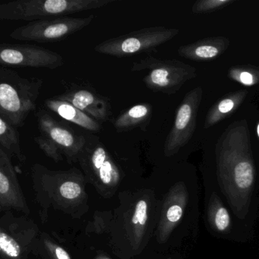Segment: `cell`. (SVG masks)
Segmentation results:
<instances>
[{
  "instance_id": "6da1fadb",
  "label": "cell",
  "mask_w": 259,
  "mask_h": 259,
  "mask_svg": "<svg viewBox=\"0 0 259 259\" xmlns=\"http://www.w3.org/2000/svg\"><path fill=\"white\" fill-rule=\"evenodd\" d=\"M249 140L242 124L226 131L216 147L210 188L231 210L244 243L255 236L259 214V172Z\"/></svg>"
},
{
  "instance_id": "7a4b0ae2",
  "label": "cell",
  "mask_w": 259,
  "mask_h": 259,
  "mask_svg": "<svg viewBox=\"0 0 259 259\" xmlns=\"http://www.w3.org/2000/svg\"><path fill=\"white\" fill-rule=\"evenodd\" d=\"M42 85V79L23 77L0 67V117L15 127L24 126L36 109Z\"/></svg>"
},
{
  "instance_id": "3957f363",
  "label": "cell",
  "mask_w": 259,
  "mask_h": 259,
  "mask_svg": "<svg viewBox=\"0 0 259 259\" xmlns=\"http://www.w3.org/2000/svg\"><path fill=\"white\" fill-rule=\"evenodd\" d=\"M112 0H16L0 5V20L30 22L104 7Z\"/></svg>"
},
{
  "instance_id": "277c9868",
  "label": "cell",
  "mask_w": 259,
  "mask_h": 259,
  "mask_svg": "<svg viewBox=\"0 0 259 259\" xmlns=\"http://www.w3.org/2000/svg\"><path fill=\"white\" fill-rule=\"evenodd\" d=\"M131 71H146L143 82L154 92L174 94L197 76L196 68L178 59L149 56L133 62Z\"/></svg>"
},
{
  "instance_id": "5b68a950",
  "label": "cell",
  "mask_w": 259,
  "mask_h": 259,
  "mask_svg": "<svg viewBox=\"0 0 259 259\" xmlns=\"http://www.w3.org/2000/svg\"><path fill=\"white\" fill-rule=\"evenodd\" d=\"M179 29L156 26L135 30L127 34L115 36L96 46L97 53L124 57L154 50L175 38Z\"/></svg>"
},
{
  "instance_id": "8992f818",
  "label": "cell",
  "mask_w": 259,
  "mask_h": 259,
  "mask_svg": "<svg viewBox=\"0 0 259 259\" xmlns=\"http://www.w3.org/2000/svg\"><path fill=\"white\" fill-rule=\"evenodd\" d=\"M94 15L84 18L56 17L29 22L11 33L14 40L21 41H52L67 38L90 25Z\"/></svg>"
},
{
  "instance_id": "52a82bcc",
  "label": "cell",
  "mask_w": 259,
  "mask_h": 259,
  "mask_svg": "<svg viewBox=\"0 0 259 259\" xmlns=\"http://www.w3.org/2000/svg\"><path fill=\"white\" fill-rule=\"evenodd\" d=\"M202 88L189 91L177 109L175 122L165 139V156H173L191 139L195 129L198 110L202 98Z\"/></svg>"
},
{
  "instance_id": "ba28073f",
  "label": "cell",
  "mask_w": 259,
  "mask_h": 259,
  "mask_svg": "<svg viewBox=\"0 0 259 259\" xmlns=\"http://www.w3.org/2000/svg\"><path fill=\"white\" fill-rule=\"evenodd\" d=\"M64 64L56 52L29 44H0V65L55 69Z\"/></svg>"
},
{
  "instance_id": "9c48e42d",
  "label": "cell",
  "mask_w": 259,
  "mask_h": 259,
  "mask_svg": "<svg viewBox=\"0 0 259 259\" xmlns=\"http://www.w3.org/2000/svg\"><path fill=\"white\" fill-rule=\"evenodd\" d=\"M206 201V222L211 234L222 240L245 243L237 228L232 212L222 198L212 190H208Z\"/></svg>"
},
{
  "instance_id": "30bf717a",
  "label": "cell",
  "mask_w": 259,
  "mask_h": 259,
  "mask_svg": "<svg viewBox=\"0 0 259 259\" xmlns=\"http://www.w3.org/2000/svg\"><path fill=\"white\" fill-rule=\"evenodd\" d=\"M37 123L39 135L50 141L61 154L68 158L78 157L86 142L84 136L73 133L44 111L38 113Z\"/></svg>"
},
{
  "instance_id": "8fae6325",
  "label": "cell",
  "mask_w": 259,
  "mask_h": 259,
  "mask_svg": "<svg viewBox=\"0 0 259 259\" xmlns=\"http://www.w3.org/2000/svg\"><path fill=\"white\" fill-rule=\"evenodd\" d=\"M0 204L3 209H14L26 214L30 209L20 187L10 157L0 147Z\"/></svg>"
},
{
  "instance_id": "7c38bea8",
  "label": "cell",
  "mask_w": 259,
  "mask_h": 259,
  "mask_svg": "<svg viewBox=\"0 0 259 259\" xmlns=\"http://www.w3.org/2000/svg\"><path fill=\"white\" fill-rule=\"evenodd\" d=\"M85 138L86 142L78 156L88 163L103 185H116L119 180V172L106 147L95 137Z\"/></svg>"
},
{
  "instance_id": "4fadbf2b",
  "label": "cell",
  "mask_w": 259,
  "mask_h": 259,
  "mask_svg": "<svg viewBox=\"0 0 259 259\" xmlns=\"http://www.w3.org/2000/svg\"><path fill=\"white\" fill-rule=\"evenodd\" d=\"M56 98L71 103L95 120L106 121L109 118V106L106 100L88 90L65 93Z\"/></svg>"
},
{
  "instance_id": "5bb4252c",
  "label": "cell",
  "mask_w": 259,
  "mask_h": 259,
  "mask_svg": "<svg viewBox=\"0 0 259 259\" xmlns=\"http://www.w3.org/2000/svg\"><path fill=\"white\" fill-rule=\"evenodd\" d=\"M229 46V41L222 36L205 38L178 48L179 56L197 62L211 61L222 55Z\"/></svg>"
},
{
  "instance_id": "9a60e30c",
  "label": "cell",
  "mask_w": 259,
  "mask_h": 259,
  "mask_svg": "<svg viewBox=\"0 0 259 259\" xmlns=\"http://www.w3.org/2000/svg\"><path fill=\"white\" fill-rule=\"evenodd\" d=\"M45 106L67 121L74 123L87 130L98 132L101 129L100 123L73 106L71 103L57 98L48 99Z\"/></svg>"
},
{
  "instance_id": "2e32d148",
  "label": "cell",
  "mask_w": 259,
  "mask_h": 259,
  "mask_svg": "<svg viewBox=\"0 0 259 259\" xmlns=\"http://www.w3.org/2000/svg\"><path fill=\"white\" fill-rule=\"evenodd\" d=\"M26 238L21 231L0 225V259H28L30 241Z\"/></svg>"
},
{
  "instance_id": "e0dca14e",
  "label": "cell",
  "mask_w": 259,
  "mask_h": 259,
  "mask_svg": "<svg viewBox=\"0 0 259 259\" xmlns=\"http://www.w3.org/2000/svg\"><path fill=\"white\" fill-rule=\"evenodd\" d=\"M246 94H247L246 91H240L238 92L233 93L231 95L225 97L215 103L207 114L205 125H204L205 129L211 127L224 119L229 117L241 104Z\"/></svg>"
},
{
  "instance_id": "ac0fdd59",
  "label": "cell",
  "mask_w": 259,
  "mask_h": 259,
  "mask_svg": "<svg viewBox=\"0 0 259 259\" xmlns=\"http://www.w3.org/2000/svg\"><path fill=\"white\" fill-rule=\"evenodd\" d=\"M152 114V106L149 103H140L130 108L121 114L114 123L118 133L134 129L137 126L149 123Z\"/></svg>"
},
{
  "instance_id": "d6986e66",
  "label": "cell",
  "mask_w": 259,
  "mask_h": 259,
  "mask_svg": "<svg viewBox=\"0 0 259 259\" xmlns=\"http://www.w3.org/2000/svg\"><path fill=\"white\" fill-rule=\"evenodd\" d=\"M0 144L9 157H15L20 162L26 161L21 150L19 134L15 126L0 117Z\"/></svg>"
},
{
  "instance_id": "ffe728a7",
  "label": "cell",
  "mask_w": 259,
  "mask_h": 259,
  "mask_svg": "<svg viewBox=\"0 0 259 259\" xmlns=\"http://www.w3.org/2000/svg\"><path fill=\"white\" fill-rule=\"evenodd\" d=\"M229 76L233 80L246 86H252L259 83V70L249 67L232 68Z\"/></svg>"
},
{
  "instance_id": "44dd1931",
  "label": "cell",
  "mask_w": 259,
  "mask_h": 259,
  "mask_svg": "<svg viewBox=\"0 0 259 259\" xmlns=\"http://www.w3.org/2000/svg\"><path fill=\"white\" fill-rule=\"evenodd\" d=\"M187 200V196L186 195L181 199V201L174 202L173 204L167 207V211L164 214V228L170 229L182 218Z\"/></svg>"
},
{
  "instance_id": "7402d4cb",
  "label": "cell",
  "mask_w": 259,
  "mask_h": 259,
  "mask_svg": "<svg viewBox=\"0 0 259 259\" xmlns=\"http://www.w3.org/2000/svg\"><path fill=\"white\" fill-rule=\"evenodd\" d=\"M232 3L234 0H200L193 4L192 12L195 14L208 13Z\"/></svg>"
},
{
  "instance_id": "603a6c76",
  "label": "cell",
  "mask_w": 259,
  "mask_h": 259,
  "mask_svg": "<svg viewBox=\"0 0 259 259\" xmlns=\"http://www.w3.org/2000/svg\"><path fill=\"white\" fill-rule=\"evenodd\" d=\"M147 210L148 206L146 201L140 200L137 202L131 220L136 231H141L142 228H144L146 225L147 220Z\"/></svg>"
},
{
  "instance_id": "cb8c5ba5",
  "label": "cell",
  "mask_w": 259,
  "mask_h": 259,
  "mask_svg": "<svg viewBox=\"0 0 259 259\" xmlns=\"http://www.w3.org/2000/svg\"><path fill=\"white\" fill-rule=\"evenodd\" d=\"M44 246L53 259H71L67 251L50 240H44Z\"/></svg>"
},
{
  "instance_id": "d4e9b609",
  "label": "cell",
  "mask_w": 259,
  "mask_h": 259,
  "mask_svg": "<svg viewBox=\"0 0 259 259\" xmlns=\"http://www.w3.org/2000/svg\"><path fill=\"white\" fill-rule=\"evenodd\" d=\"M257 135H258V138H259V123H258V126H257Z\"/></svg>"
},
{
  "instance_id": "484cf974",
  "label": "cell",
  "mask_w": 259,
  "mask_h": 259,
  "mask_svg": "<svg viewBox=\"0 0 259 259\" xmlns=\"http://www.w3.org/2000/svg\"><path fill=\"white\" fill-rule=\"evenodd\" d=\"M98 259H110V258H107V257H103V258H100Z\"/></svg>"
},
{
  "instance_id": "4316f807",
  "label": "cell",
  "mask_w": 259,
  "mask_h": 259,
  "mask_svg": "<svg viewBox=\"0 0 259 259\" xmlns=\"http://www.w3.org/2000/svg\"><path fill=\"white\" fill-rule=\"evenodd\" d=\"M2 210H3V208H2L1 204H0V211H1Z\"/></svg>"
}]
</instances>
